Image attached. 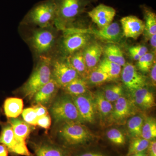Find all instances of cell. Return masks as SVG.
<instances>
[{
	"instance_id": "52a82bcc",
	"label": "cell",
	"mask_w": 156,
	"mask_h": 156,
	"mask_svg": "<svg viewBox=\"0 0 156 156\" xmlns=\"http://www.w3.org/2000/svg\"><path fill=\"white\" fill-rule=\"evenodd\" d=\"M58 134L62 140L69 145L83 144L92 137V134L89 129L82 123L77 122L62 123Z\"/></svg>"
},
{
	"instance_id": "7a4b0ae2",
	"label": "cell",
	"mask_w": 156,
	"mask_h": 156,
	"mask_svg": "<svg viewBox=\"0 0 156 156\" xmlns=\"http://www.w3.org/2000/svg\"><path fill=\"white\" fill-rule=\"evenodd\" d=\"M58 31L53 25L37 28L32 33L27 42L37 58L52 56L58 41Z\"/></svg>"
},
{
	"instance_id": "74e56055",
	"label": "cell",
	"mask_w": 156,
	"mask_h": 156,
	"mask_svg": "<svg viewBox=\"0 0 156 156\" xmlns=\"http://www.w3.org/2000/svg\"><path fill=\"white\" fill-rule=\"evenodd\" d=\"M37 117H40L49 114L48 109L46 107L41 104H36L34 107Z\"/></svg>"
},
{
	"instance_id": "ee69618b",
	"label": "cell",
	"mask_w": 156,
	"mask_h": 156,
	"mask_svg": "<svg viewBox=\"0 0 156 156\" xmlns=\"http://www.w3.org/2000/svg\"><path fill=\"white\" fill-rule=\"evenodd\" d=\"M130 156H147V154L145 152V151L143 152L139 153L134 154L131 155Z\"/></svg>"
},
{
	"instance_id": "8d00e7d4",
	"label": "cell",
	"mask_w": 156,
	"mask_h": 156,
	"mask_svg": "<svg viewBox=\"0 0 156 156\" xmlns=\"http://www.w3.org/2000/svg\"><path fill=\"white\" fill-rule=\"evenodd\" d=\"M51 125V117L49 115L39 117L37 122V126L44 129H48Z\"/></svg>"
},
{
	"instance_id": "cb8c5ba5",
	"label": "cell",
	"mask_w": 156,
	"mask_h": 156,
	"mask_svg": "<svg viewBox=\"0 0 156 156\" xmlns=\"http://www.w3.org/2000/svg\"><path fill=\"white\" fill-rule=\"evenodd\" d=\"M62 89L70 96L85 95L89 92L87 81L81 77L75 79Z\"/></svg>"
},
{
	"instance_id": "d590c367",
	"label": "cell",
	"mask_w": 156,
	"mask_h": 156,
	"mask_svg": "<svg viewBox=\"0 0 156 156\" xmlns=\"http://www.w3.org/2000/svg\"><path fill=\"white\" fill-rule=\"evenodd\" d=\"M148 48L143 45L133 46L129 48L128 50L129 55L135 61H137L140 57L148 53Z\"/></svg>"
},
{
	"instance_id": "6da1fadb",
	"label": "cell",
	"mask_w": 156,
	"mask_h": 156,
	"mask_svg": "<svg viewBox=\"0 0 156 156\" xmlns=\"http://www.w3.org/2000/svg\"><path fill=\"white\" fill-rule=\"evenodd\" d=\"M56 7L55 26L59 31L73 27L90 4L98 0H54Z\"/></svg>"
},
{
	"instance_id": "83f0119b",
	"label": "cell",
	"mask_w": 156,
	"mask_h": 156,
	"mask_svg": "<svg viewBox=\"0 0 156 156\" xmlns=\"http://www.w3.org/2000/svg\"><path fill=\"white\" fill-rule=\"evenodd\" d=\"M141 137L147 140L155 139L156 137V119L151 117H147L144 120L141 131Z\"/></svg>"
},
{
	"instance_id": "8992f818",
	"label": "cell",
	"mask_w": 156,
	"mask_h": 156,
	"mask_svg": "<svg viewBox=\"0 0 156 156\" xmlns=\"http://www.w3.org/2000/svg\"><path fill=\"white\" fill-rule=\"evenodd\" d=\"M50 111L56 123L83 122L76 107L69 95L58 98L51 105Z\"/></svg>"
},
{
	"instance_id": "d6986e66",
	"label": "cell",
	"mask_w": 156,
	"mask_h": 156,
	"mask_svg": "<svg viewBox=\"0 0 156 156\" xmlns=\"http://www.w3.org/2000/svg\"><path fill=\"white\" fill-rule=\"evenodd\" d=\"M94 105L95 111L97 112L101 120L108 118L112 111L113 106L111 102L107 100L103 92L98 91L94 95Z\"/></svg>"
},
{
	"instance_id": "7402d4cb",
	"label": "cell",
	"mask_w": 156,
	"mask_h": 156,
	"mask_svg": "<svg viewBox=\"0 0 156 156\" xmlns=\"http://www.w3.org/2000/svg\"><path fill=\"white\" fill-rule=\"evenodd\" d=\"M23 107V101L21 98H9L4 102V112L7 118L9 119L17 118L22 113Z\"/></svg>"
},
{
	"instance_id": "3957f363",
	"label": "cell",
	"mask_w": 156,
	"mask_h": 156,
	"mask_svg": "<svg viewBox=\"0 0 156 156\" xmlns=\"http://www.w3.org/2000/svg\"><path fill=\"white\" fill-rule=\"evenodd\" d=\"M62 31L63 35L58 38L54 52L56 51L57 53L51 57H68L83 50L92 40V36L81 32L77 27L66 29Z\"/></svg>"
},
{
	"instance_id": "5bb4252c",
	"label": "cell",
	"mask_w": 156,
	"mask_h": 156,
	"mask_svg": "<svg viewBox=\"0 0 156 156\" xmlns=\"http://www.w3.org/2000/svg\"><path fill=\"white\" fill-rule=\"evenodd\" d=\"M124 36L136 40L143 34L144 23L138 17L129 15L122 17L120 20Z\"/></svg>"
},
{
	"instance_id": "7c38bea8",
	"label": "cell",
	"mask_w": 156,
	"mask_h": 156,
	"mask_svg": "<svg viewBox=\"0 0 156 156\" xmlns=\"http://www.w3.org/2000/svg\"><path fill=\"white\" fill-rule=\"evenodd\" d=\"M83 122L93 123L95 122V108L94 100L88 94L71 96Z\"/></svg>"
},
{
	"instance_id": "9c48e42d",
	"label": "cell",
	"mask_w": 156,
	"mask_h": 156,
	"mask_svg": "<svg viewBox=\"0 0 156 156\" xmlns=\"http://www.w3.org/2000/svg\"><path fill=\"white\" fill-rule=\"evenodd\" d=\"M77 28L81 32L89 34L107 44L119 43L123 36L122 28L117 22L112 23L107 26L99 29Z\"/></svg>"
},
{
	"instance_id": "836d02e7",
	"label": "cell",
	"mask_w": 156,
	"mask_h": 156,
	"mask_svg": "<svg viewBox=\"0 0 156 156\" xmlns=\"http://www.w3.org/2000/svg\"><path fill=\"white\" fill-rule=\"evenodd\" d=\"M108 139L115 145H123L126 144V137L122 132L116 128H112L107 132Z\"/></svg>"
},
{
	"instance_id": "e0dca14e",
	"label": "cell",
	"mask_w": 156,
	"mask_h": 156,
	"mask_svg": "<svg viewBox=\"0 0 156 156\" xmlns=\"http://www.w3.org/2000/svg\"><path fill=\"white\" fill-rule=\"evenodd\" d=\"M131 106L130 102L124 96H121L115 101L112 111L108 118L110 122H120L131 114Z\"/></svg>"
},
{
	"instance_id": "b9f144b4",
	"label": "cell",
	"mask_w": 156,
	"mask_h": 156,
	"mask_svg": "<svg viewBox=\"0 0 156 156\" xmlns=\"http://www.w3.org/2000/svg\"><path fill=\"white\" fill-rule=\"evenodd\" d=\"M150 43L151 46L153 49L155 53L156 50V34L153 35L149 39Z\"/></svg>"
},
{
	"instance_id": "484cf974",
	"label": "cell",
	"mask_w": 156,
	"mask_h": 156,
	"mask_svg": "<svg viewBox=\"0 0 156 156\" xmlns=\"http://www.w3.org/2000/svg\"><path fill=\"white\" fill-rule=\"evenodd\" d=\"M144 15V30L143 34L147 40L153 35L156 34V15L155 13L145 6H143Z\"/></svg>"
},
{
	"instance_id": "1f68e13d",
	"label": "cell",
	"mask_w": 156,
	"mask_h": 156,
	"mask_svg": "<svg viewBox=\"0 0 156 156\" xmlns=\"http://www.w3.org/2000/svg\"><path fill=\"white\" fill-rule=\"evenodd\" d=\"M85 80L88 81L87 83H89L94 86H99L106 82L113 80L112 79L105 73L96 68L90 72Z\"/></svg>"
},
{
	"instance_id": "60d3db41",
	"label": "cell",
	"mask_w": 156,
	"mask_h": 156,
	"mask_svg": "<svg viewBox=\"0 0 156 156\" xmlns=\"http://www.w3.org/2000/svg\"><path fill=\"white\" fill-rule=\"evenodd\" d=\"M9 151L5 146L0 144V156H8Z\"/></svg>"
},
{
	"instance_id": "603a6c76",
	"label": "cell",
	"mask_w": 156,
	"mask_h": 156,
	"mask_svg": "<svg viewBox=\"0 0 156 156\" xmlns=\"http://www.w3.org/2000/svg\"><path fill=\"white\" fill-rule=\"evenodd\" d=\"M70 63L80 77L86 80L90 73L83 55V50L67 57Z\"/></svg>"
},
{
	"instance_id": "d6a6232c",
	"label": "cell",
	"mask_w": 156,
	"mask_h": 156,
	"mask_svg": "<svg viewBox=\"0 0 156 156\" xmlns=\"http://www.w3.org/2000/svg\"><path fill=\"white\" fill-rule=\"evenodd\" d=\"M155 55V54L153 53L148 52L137 60L136 66L140 71L144 73L150 72L156 60Z\"/></svg>"
},
{
	"instance_id": "f35d334b",
	"label": "cell",
	"mask_w": 156,
	"mask_h": 156,
	"mask_svg": "<svg viewBox=\"0 0 156 156\" xmlns=\"http://www.w3.org/2000/svg\"><path fill=\"white\" fill-rule=\"evenodd\" d=\"M147 150V156H156V141L155 139L150 141Z\"/></svg>"
},
{
	"instance_id": "5b68a950",
	"label": "cell",
	"mask_w": 156,
	"mask_h": 156,
	"mask_svg": "<svg viewBox=\"0 0 156 156\" xmlns=\"http://www.w3.org/2000/svg\"><path fill=\"white\" fill-rule=\"evenodd\" d=\"M36 66L28 80L21 87V91L26 97L30 99L52 79V57L40 56Z\"/></svg>"
},
{
	"instance_id": "d4e9b609",
	"label": "cell",
	"mask_w": 156,
	"mask_h": 156,
	"mask_svg": "<svg viewBox=\"0 0 156 156\" xmlns=\"http://www.w3.org/2000/svg\"><path fill=\"white\" fill-rule=\"evenodd\" d=\"M35 153L36 156H69L63 149L49 143L37 145Z\"/></svg>"
},
{
	"instance_id": "f546056e",
	"label": "cell",
	"mask_w": 156,
	"mask_h": 156,
	"mask_svg": "<svg viewBox=\"0 0 156 156\" xmlns=\"http://www.w3.org/2000/svg\"><path fill=\"white\" fill-rule=\"evenodd\" d=\"M150 142V140L141 136L133 138L129 145L127 156L145 151L148 147Z\"/></svg>"
},
{
	"instance_id": "30bf717a",
	"label": "cell",
	"mask_w": 156,
	"mask_h": 156,
	"mask_svg": "<svg viewBox=\"0 0 156 156\" xmlns=\"http://www.w3.org/2000/svg\"><path fill=\"white\" fill-rule=\"evenodd\" d=\"M121 76L123 84L131 93L146 86V78L132 63H126L122 70Z\"/></svg>"
},
{
	"instance_id": "ba28073f",
	"label": "cell",
	"mask_w": 156,
	"mask_h": 156,
	"mask_svg": "<svg viewBox=\"0 0 156 156\" xmlns=\"http://www.w3.org/2000/svg\"><path fill=\"white\" fill-rule=\"evenodd\" d=\"M52 58V78L60 88L62 89L75 79L80 77L67 57L55 56Z\"/></svg>"
},
{
	"instance_id": "ab89813d",
	"label": "cell",
	"mask_w": 156,
	"mask_h": 156,
	"mask_svg": "<svg viewBox=\"0 0 156 156\" xmlns=\"http://www.w3.org/2000/svg\"><path fill=\"white\" fill-rule=\"evenodd\" d=\"M150 77L152 84L154 87H155L156 85V60L154 62L150 71Z\"/></svg>"
},
{
	"instance_id": "4fadbf2b",
	"label": "cell",
	"mask_w": 156,
	"mask_h": 156,
	"mask_svg": "<svg viewBox=\"0 0 156 156\" xmlns=\"http://www.w3.org/2000/svg\"><path fill=\"white\" fill-rule=\"evenodd\" d=\"M116 13V10L112 7L101 4L89 11L88 14L98 28H101L112 23Z\"/></svg>"
},
{
	"instance_id": "f1b7e54d",
	"label": "cell",
	"mask_w": 156,
	"mask_h": 156,
	"mask_svg": "<svg viewBox=\"0 0 156 156\" xmlns=\"http://www.w3.org/2000/svg\"><path fill=\"white\" fill-rule=\"evenodd\" d=\"M144 119L140 115L132 117L128 121V129L130 136L133 138L141 136Z\"/></svg>"
},
{
	"instance_id": "4316f807",
	"label": "cell",
	"mask_w": 156,
	"mask_h": 156,
	"mask_svg": "<svg viewBox=\"0 0 156 156\" xmlns=\"http://www.w3.org/2000/svg\"><path fill=\"white\" fill-rule=\"evenodd\" d=\"M96 68L105 73L112 80L119 77L122 70V66L112 62L105 57L99 61Z\"/></svg>"
},
{
	"instance_id": "4dcf8cb0",
	"label": "cell",
	"mask_w": 156,
	"mask_h": 156,
	"mask_svg": "<svg viewBox=\"0 0 156 156\" xmlns=\"http://www.w3.org/2000/svg\"><path fill=\"white\" fill-rule=\"evenodd\" d=\"M102 92L107 100L112 103L123 96L124 89L120 84H112L106 86Z\"/></svg>"
},
{
	"instance_id": "2e32d148",
	"label": "cell",
	"mask_w": 156,
	"mask_h": 156,
	"mask_svg": "<svg viewBox=\"0 0 156 156\" xmlns=\"http://www.w3.org/2000/svg\"><path fill=\"white\" fill-rule=\"evenodd\" d=\"M60 87L56 81L51 79L34 95V103L42 105H48L51 103L58 92Z\"/></svg>"
},
{
	"instance_id": "ffe728a7",
	"label": "cell",
	"mask_w": 156,
	"mask_h": 156,
	"mask_svg": "<svg viewBox=\"0 0 156 156\" xmlns=\"http://www.w3.org/2000/svg\"><path fill=\"white\" fill-rule=\"evenodd\" d=\"M9 122L16 139L21 143L26 144V140L31 131L29 124L17 118L10 119Z\"/></svg>"
},
{
	"instance_id": "9a60e30c",
	"label": "cell",
	"mask_w": 156,
	"mask_h": 156,
	"mask_svg": "<svg viewBox=\"0 0 156 156\" xmlns=\"http://www.w3.org/2000/svg\"><path fill=\"white\" fill-rule=\"evenodd\" d=\"M103 50L100 44L92 40L83 49V55L90 72L97 67L103 53Z\"/></svg>"
},
{
	"instance_id": "e575fe53",
	"label": "cell",
	"mask_w": 156,
	"mask_h": 156,
	"mask_svg": "<svg viewBox=\"0 0 156 156\" xmlns=\"http://www.w3.org/2000/svg\"><path fill=\"white\" fill-rule=\"evenodd\" d=\"M22 115L24 122L29 125L37 126V122L38 117L34 108H28L23 111Z\"/></svg>"
},
{
	"instance_id": "7bdbcfd3",
	"label": "cell",
	"mask_w": 156,
	"mask_h": 156,
	"mask_svg": "<svg viewBox=\"0 0 156 156\" xmlns=\"http://www.w3.org/2000/svg\"><path fill=\"white\" fill-rule=\"evenodd\" d=\"M76 156H105L98 153L96 152H87L85 153L80 154Z\"/></svg>"
},
{
	"instance_id": "44dd1931",
	"label": "cell",
	"mask_w": 156,
	"mask_h": 156,
	"mask_svg": "<svg viewBox=\"0 0 156 156\" xmlns=\"http://www.w3.org/2000/svg\"><path fill=\"white\" fill-rule=\"evenodd\" d=\"M105 57L112 62L124 66L126 64V59L122 51L116 44L109 43L103 48Z\"/></svg>"
},
{
	"instance_id": "ac0fdd59",
	"label": "cell",
	"mask_w": 156,
	"mask_h": 156,
	"mask_svg": "<svg viewBox=\"0 0 156 156\" xmlns=\"http://www.w3.org/2000/svg\"><path fill=\"white\" fill-rule=\"evenodd\" d=\"M134 101L140 107L144 109H149L155 106L153 93L144 88L137 89L132 92Z\"/></svg>"
},
{
	"instance_id": "8fae6325",
	"label": "cell",
	"mask_w": 156,
	"mask_h": 156,
	"mask_svg": "<svg viewBox=\"0 0 156 156\" xmlns=\"http://www.w3.org/2000/svg\"><path fill=\"white\" fill-rule=\"evenodd\" d=\"M0 144L5 146L9 151L13 153L26 156L30 155L26 144L21 143L17 140L10 125L3 128L0 134Z\"/></svg>"
},
{
	"instance_id": "277c9868",
	"label": "cell",
	"mask_w": 156,
	"mask_h": 156,
	"mask_svg": "<svg viewBox=\"0 0 156 156\" xmlns=\"http://www.w3.org/2000/svg\"><path fill=\"white\" fill-rule=\"evenodd\" d=\"M56 17L55 1L44 0L37 3L28 11L20 24L37 28L47 27L54 25Z\"/></svg>"
}]
</instances>
